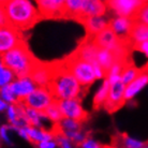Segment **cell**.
<instances>
[{"label": "cell", "mask_w": 148, "mask_h": 148, "mask_svg": "<svg viewBox=\"0 0 148 148\" xmlns=\"http://www.w3.org/2000/svg\"><path fill=\"white\" fill-rule=\"evenodd\" d=\"M2 8L8 24L19 31L34 26L41 16L34 0H10Z\"/></svg>", "instance_id": "cell-1"}, {"label": "cell", "mask_w": 148, "mask_h": 148, "mask_svg": "<svg viewBox=\"0 0 148 148\" xmlns=\"http://www.w3.org/2000/svg\"><path fill=\"white\" fill-rule=\"evenodd\" d=\"M55 137L57 138V142L59 143L61 148H72L70 141H69V137L66 136L63 133L57 134V135H55Z\"/></svg>", "instance_id": "cell-30"}, {"label": "cell", "mask_w": 148, "mask_h": 148, "mask_svg": "<svg viewBox=\"0 0 148 148\" xmlns=\"http://www.w3.org/2000/svg\"><path fill=\"white\" fill-rule=\"evenodd\" d=\"M84 0H66L63 15L72 18L81 19V11Z\"/></svg>", "instance_id": "cell-21"}, {"label": "cell", "mask_w": 148, "mask_h": 148, "mask_svg": "<svg viewBox=\"0 0 148 148\" xmlns=\"http://www.w3.org/2000/svg\"><path fill=\"white\" fill-rule=\"evenodd\" d=\"M37 4L41 16L59 17L64 12L66 0H34Z\"/></svg>", "instance_id": "cell-11"}, {"label": "cell", "mask_w": 148, "mask_h": 148, "mask_svg": "<svg viewBox=\"0 0 148 148\" xmlns=\"http://www.w3.org/2000/svg\"><path fill=\"white\" fill-rule=\"evenodd\" d=\"M9 130H10V127L3 126L1 129H0V136L1 138L5 141L7 143H11V140H10V136H9Z\"/></svg>", "instance_id": "cell-32"}, {"label": "cell", "mask_w": 148, "mask_h": 148, "mask_svg": "<svg viewBox=\"0 0 148 148\" xmlns=\"http://www.w3.org/2000/svg\"><path fill=\"white\" fill-rule=\"evenodd\" d=\"M83 23H84L86 32L89 36V38H92L99 32H101L102 30L108 28L110 24V18L106 16V14L95 15V16L84 18Z\"/></svg>", "instance_id": "cell-13"}, {"label": "cell", "mask_w": 148, "mask_h": 148, "mask_svg": "<svg viewBox=\"0 0 148 148\" xmlns=\"http://www.w3.org/2000/svg\"><path fill=\"white\" fill-rule=\"evenodd\" d=\"M82 147L83 148H104L102 145L98 144L97 142H95L93 140L87 138L82 142Z\"/></svg>", "instance_id": "cell-31"}, {"label": "cell", "mask_w": 148, "mask_h": 148, "mask_svg": "<svg viewBox=\"0 0 148 148\" xmlns=\"http://www.w3.org/2000/svg\"><path fill=\"white\" fill-rule=\"evenodd\" d=\"M4 66L15 74L16 77L29 76L38 60L26 45L21 43L1 56Z\"/></svg>", "instance_id": "cell-3"}, {"label": "cell", "mask_w": 148, "mask_h": 148, "mask_svg": "<svg viewBox=\"0 0 148 148\" xmlns=\"http://www.w3.org/2000/svg\"><path fill=\"white\" fill-rule=\"evenodd\" d=\"M148 85V68L142 70L140 74L133 81L126 85V90H125V99L126 101L133 99L137 93H140L143 89Z\"/></svg>", "instance_id": "cell-15"}, {"label": "cell", "mask_w": 148, "mask_h": 148, "mask_svg": "<svg viewBox=\"0 0 148 148\" xmlns=\"http://www.w3.org/2000/svg\"><path fill=\"white\" fill-rule=\"evenodd\" d=\"M4 67H5V66H4L3 61H2V58H1V56H0V72L2 71V69H3Z\"/></svg>", "instance_id": "cell-36"}, {"label": "cell", "mask_w": 148, "mask_h": 148, "mask_svg": "<svg viewBox=\"0 0 148 148\" xmlns=\"http://www.w3.org/2000/svg\"><path fill=\"white\" fill-rule=\"evenodd\" d=\"M0 95H1V98L5 102H9V103H12V104H15L18 102V98L15 95L11 84L1 87L0 88Z\"/></svg>", "instance_id": "cell-26"}, {"label": "cell", "mask_w": 148, "mask_h": 148, "mask_svg": "<svg viewBox=\"0 0 148 148\" xmlns=\"http://www.w3.org/2000/svg\"><path fill=\"white\" fill-rule=\"evenodd\" d=\"M8 1H10V0H0V5H1V7H3L4 4L8 2Z\"/></svg>", "instance_id": "cell-37"}, {"label": "cell", "mask_w": 148, "mask_h": 148, "mask_svg": "<svg viewBox=\"0 0 148 148\" xmlns=\"http://www.w3.org/2000/svg\"><path fill=\"white\" fill-rule=\"evenodd\" d=\"M142 70H140L137 67H135L134 64L131 63H126V66L123 68V70L121 72V81L125 85H128L129 83L133 81L134 78L136 77L137 75L140 74Z\"/></svg>", "instance_id": "cell-23"}, {"label": "cell", "mask_w": 148, "mask_h": 148, "mask_svg": "<svg viewBox=\"0 0 148 148\" xmlns=\"http://www.w3.org/2000/svg\"><path fill=\"white\" fill-rule=\"evenodd\" d=\"M116 60H117V58H116L114 52H112L111 49H108V48L99 47V51L97 54V62L103 68V70L106 73Z\"/></svg>", "instance_id": "cell-19"}, {"label": "cell", "mask_w": 148, "mask_h": 148, "mask_svg": "<svg viewBox=\"0 0 148 148\" xmlns=\"http://www.w3.org/2000/svg\"><path fill=\"white\" fill-rule=\"evenodd\" d=\"M27 133H28V140L34 143H40L42 141L52 140L54 134L52 132H47L44 129H37L36 127L26 126Z\"/></svg>", "instance_id": "cell-20"}, {"label": "cell", "mask_w": 148, "mask_h": 148, "mask_svg": "<svg viewBox=\"0 0 148 148\" xmlns=\"http://www.w3.org/2000/svg\"><path fill=\"white\" fill-rule=\"evenodd\" d=\"M101 1H103V2H105V3H108L110 0H101Z\"/></svg>", "instance_id": "cell-38"}, {"label": "cell", "mask_w": 148, "mask_h": 148, "mask_svg": "<svg viewBox=\"0 0 148 148\" xmlns=\"http://www.w3.org/2000/svg\"><path fill=\"white\" fill-rule=\"evenodd\" d=\"M53 72H54V64L42 63L40 61H38L29 76L36 83L37 86L47 87L51 83V79H52Z\"/></svg>", "instance_id": "cell-12"}, {"label": "cell", "mask_w": 148, "mask_h": 148, "mask_svg": "<svg viewBox=\"0 0 148 148\" xmlns=\"http://www.w3.org/2000/svg\"><path fill=\"white\" fill-rule=\"evenodd\" d=\"M43 113H44L45 116H46L48 119H51L52 121H55V122H60L61 121V119L63 118L62 113H61V111H60L58 100L54 101V102H53V103L51 104L44 112H43Z\"/></svg>", "instance_id": "cell-24"}, {"label": "cell", "mask_w": 148, "mask_h": 148, "mask_svg": "<svg viewBox=\"0 0 148 148\" xmlns=\"http://www.w3.org/2000/svg\"><path fill=\"white\" fill-rule=\"evenodd\" d=\"M8 24L7 21V16H5V13L3 11V8L0 5V27L4 26Z\"/></svg>", "instance_id": "cell-34"}, {"label": "cell", "mask_w": 148, "mask_h": 148, "mask_svg": "<svg viewBox=\"0 0 148 148\" xmlns=\"http://www.w3.org/2000/svg\"><path fill=\"white\" fill-rule=\"evenodd\" d=\"M122 145L125 148H144L146 146V143L136 138L130 136H123Z\"/></svg>", "instance_id": "cell-29"}, {"label": "cell", "mask_w": 148, "mask_h": 148, "mask_svg": "<svg viewBox=\"0 0 148 148\" xmlns=\"http://www.w3.org/2000/svg\"><path fill=\"white\" fill-rule=\"evenodd\" d=\"M110 92L106 98V100L104 102L103 106L106 108V111L110 113H113L119 108H121V105L125 103V90H126V85L122 83L121 79H119L114 83H110Z\"/></svg>", "instance_id": "cell-7"}, {"label": "cell", "mask_w": 148, "mask_h": 148, "mask_svg": "<svg viewBox=\"0 0 148 148\" xmlns=\"http://www.w3.org/2000/svg\"><path fill=\"white\" fill-rule=\"evenodd\" d=\"M108 10V3L101 0H84L81 11V19L83 21L86 17L106 14Z\"/></svg>", "instance_id": "cell-16"}, {"label": "cell", "mask_w": 148, "mask_h": 148, "mask_svg": "<svg viewBox=\"0 0 148 148\" xmlns=\"http://www.w3.org/2000/svg\"><path fill=\"white\" fill-rule=\"evenodd\" d=\"M99 51V46L95 43V41L89 38L88 40L85 41L83 44H81V46L77 48L76 51V55L78 57H81L83 59L90 61V62H97V54Z\"/></svg>", "instance_id": "cell-17"}, {"label": "cell", "mask_w": 148, "mask_h": 148, "mask_svg": "<svg viewBox=\"0 0 148 148\" xmlns=\"http://www.w3.org/2000/svg\"><path fill=\"white\" fill-rule=\"evenodd\" d=\"M110 87H111L110 82L108 79H104L103 84L101 85L99 90L97 91L95 99H93V106H95V108H100L104 104V102H105V100H106V98L108 96V92H110Z\"/></svg>", "instance_id": "cell-22"}, {"label": "cell", "mask_w": 148, "mask_h": 148, "mask_svg": "<svg viewBox=\"0 0 148 148\" xmlns=\"http://www.w3.org/2000/svg\"><path fill=\"white\" fill-rule=\"evenodd\" d=\"M81 83L75 78L64 62L55 63L54 72L47 88L56 100L77 99L82 92Z\"/></svg>", "instance_id": "cell-2"}, {"label": "cell", "mask_w": 148, "mask_h": 148, "mask_svg": "<svg viewBox=\"0 0 148 148\" xmlns=\"http://www.w3.org/2000/svg\"><path fill=\"white\" fill-rule=\"evenodd\" d=\"M134 19L148 25V1H145L142 3L138 11L136 12V14L134 16Z\"/></svg>", "instance_id": "cell-28"}, {"label": "cell", "mask_w": 148, "mask_h": 148, "mask_svg": "<svg viewBox=\"0 0 148 148\" xmlns=\"http://www.w3.org/2000/svg\"><path fill=\"white\" fill-rule=\"evenodd\" d=\"M60 128H61V131H62L63 134L69 133V132H75V131H79V122L74 120V119L71 118H64L63 117L60 121Z\"/></svg>", "instance_id": "cell-25"}, {"label": "cell", "mask_w": 148, "mask_h": 148, "mask_svg": "<svg viewBox=\"0 0 148 148\" xmlns=\"http://www.w3.org/2000/svg\"><path fill=\"white\" fill-rule=\"evenodd\" d=\"M142 2H145V1H148V0H141Z\"/></svg>", "instance_id": "cell-39"}, {"label": "cell", "mask_w": 148, "mask_h": 148, "mask_svg": "<svg viewBox=\"0 0 148 148\" xmlns=\"http://www.w3.org/2000/svg\"><path fill=\"white\" fill-rule=\"evenodd\" d=\"M142 3L141 0H110L108 7L114 15L134 17Z\"/></svg>", "instance_id": "cell-9"}, {"label": "cell", "mask_w": 148, "mask_h": 148, "mask_svg": "<svg viewBox=\"0 0 148 148\" xmlns=\"http://www.w3.org/2000/svg\"><path fill=\"white\" fill-rule=\"evenodd\" d=\"M134 17L123 16V15H114V17L110 18L108 28L122 41L129 40L131 29L134 24Z\"/></svg>", "instance_id": "cell-8"}, {"label": "cell", "mask_w": 148, "mask_h": 148, "mask_svg": "<svg viewBox=\"0 0 148 148\" xmlns=\"http://www.w3.org/2000/svg\"><path fill=\"white\" fill-rule=\"evenodd\" d=\"M64 63L83 87L91 85L97 79L93 63L78 57L76 54L71 56Z\"/></svg>", "instance_id": "cell-4"}, {"label": "cell", "mask_w": 148, "mask_h": 148, "mask_svg": "<svg viewBox=\"0 0 148 148\" xmlns=\"http://www.w3.org/2000/svg\"><path fill=\"white\" fill-rule=\"evenodd\" d=\"M60 111L64 118H71L76 121L81 122L86 120V113L77 99H67V100H58Z\"/></svg>", "instance_id": "cell-10"}, {"label": "cell", "mask_w": 148, "mask_h": 148, "mask_svg": "<svg viewBox=\"0 0 148 148\" xmlns=\"http://www.w3.org/2000/svg\"><path fill=\"white\" fill-rule=\"evenodd\" d=\"M39 148H55L56 143L52 140H46V141H42L40 143H38Z\"/></svg>", "instance_id": "cell-33"}, {"label": "cell", "mask_w": 148, "mask_h": 148, "mask_svg": "<svg viewBox=\"0 0 148 148\" xmlns=\"http://www.w3.org/2000/svg\"><path fill=\"white\" fill-rule=\"evenodd\" d=\"M7 108H8V105H7V103H5V101H4L3 99H0V112L5 110Z\"/></svg>", "instance_id": "cell-35"}, {"label": "cell", "mask_w": 148, "mask_h": 148, "mask_svg": "<svg viewBox=\"0 0 148 148\" xmlns=\"http://www.w3.org/2000/svg\"><path fill=\"white\" fill-rule=\"evenodd\" d=\"M21 43H23V40L19 30L9 24L0 27V56H2Z\"/></svg>", "instance_id": "cell-6"}, {"label": "cell", "mask_w": 148, "mask_h": 148, "mask_svg": "<svg viewBox=\"0 0 148 148\" xmlns=\"http://www.w3.org/2000/svg\"><path fill=\"white\" fill-rule=\"evenodd\" d=\"M11 86L14 90L15 95L18 98V102L23 101L26 97L37 88V85L30 76H22L15 77V79L11 83Z\"/></svg>", "instance_id": "cell-14"}, {"label": "cell", "mask_w": 148, "mask_h": 148, "mask_svg": "<svg viewBox=\"0 0 148 148\" xmlns=\"http://www.w3.org/2000/svg\"><path fill=\"white\" fill-rule=\"evenodd\" d=\"M15 74L12 72L10 69H8L7 67H4L2 71L0 72V88L3 87L5 85L11 84L12 82L15 79Z\"/></svg>", "instance_id": "cell-27"}, {"label": "cell", "mask_w": 148, "mask_h": 148, "mask_svg": "<svg viewBox=\"0 0 148 148\" xmlns=\"http://www.w3.org/2000/svg\"><path fill=\"white\" fill-rule=\"evenodd\" d=\"M145 41H148V25L138 21H134L128 42L135 46Z\"/></svg>", "instance_id": "cell-18"}, {"label": "cell", "mask_w": 148, "mask_h": 148, "mask_svg": "<svg viewBox=\"0 0 148 148\" xmlns=\"http://www.w3.org/2000/svg\"><path fill=\"white\" fill-rule=\"evenodd\" d=\"M56 99L49 91L47 87H40L38 86L29 96L26 97L22 103H24L26 106L31 108L34 110H37L39 112H44Z\"/></svg>", "instance_id": "cell-5"}]
</instances>
